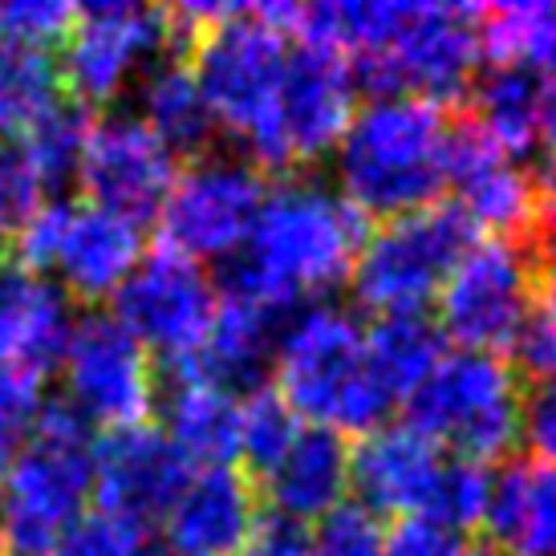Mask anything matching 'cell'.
I'll list each match as a JSON object with an SVG mask.
<instances>
[{
	"instance_id": "8d00e7d4",
	"label": "cell",
	"mask_w": 556,
	"mask_h": 556,
	"mask_svg": "<svg viewBox=\"0 0 556 556\" xmlns=\"http://www.w3.org/2000/svg\"><path fill=\"white\" fill-rule=\"evenodd\" d=\"M78 9L62 0H16L0 4V37L16 46L49 49L53 41H65V33L74 29Z\"/></svg>"
},
{
	"instance_id": "ba28073f",
	"label": "cell",
	"mask_w": 556,
	"mask_h": 556,
	"mask_svg": "<svg viewBox=\"0 0 556 556\" xmlns=\"http://www.w3.org/2000/svg\"><path fill=\"white\" fill-rule=\"evenodd\" d=\"M532 293H536V264L525 244L492 236L476 240L434 296L439 305L434 329L455 341L464 354L504 357L525 338Z\"/></svg>"
},
{
	"instance_id": "836d02e7",
	"label": "cell",
	"mask_w": 556,
	"mask_h": 556,
	"mask_svg": "<svg viewBox=\"0 0 556 556\" xmlns=\"http://www.w3.org/2000/svg\"><path fill=\"white\" fill-rule=\"evenodd\" d=\"M53 556H151V536H147V525L93 511L70 528V536L58 544Z\"/></svg>"
},
{
	"instance_id": "52a82bcc",
	"label": "cell",
	"mask_w": 556,
	"mask_h": 556,
	"mask_svg": "<svg viewBox=\"0 0 556 556\" xmlns=\"http://www.w3.org/2000/svg\"><path fill=\"white\" fill-rule=\"evenodd\" d=\"M471 244L476 228L455 203H431L382 219L366 232L350 268L354 301L378 317H422Z\"/></svg>"
},
{
	"instance_id": "30bf717a",
	"label": "cell",
	"mask_w": 556,
	"mask_h": 556,
	"mask_svg": "<svg viewBox=\"0 0 556 556\" xmlns=\"http://www.w3.org/2000/svg\"><path fill=\"white\" fill-rule=\"evenodd\" d=\"M62 366L65 406H74L90 427L123 431L139 427L155 410V357L114 321V313H86L74 321Z\"/></svg>"
},
{
	"instance_id": "1f68e13d",
	"label": "cell",
	"mask_w": 556,
	"mask_h": 556,
	"mask_svg": "<svg viewBox=\"0 0 556 556\" xmlns=\"http://www.w3.org/2000/svg\"><path fill=\"white\" fill-rule=\"evenodd\" d=\"M492 479L495 476L483 464H471V459H443V471L434 479L431 500H427L422 516L464 536L467 528L483 525V516H488Z\"/></svg>"
},
{
	"instance_id": "9c48e42d",
	"label": "cell",
	"mask_w": 556,
	"mask_h": 556,
	"mask_svg": "<svg viewBox=\"0 0 556 556\" xmlns=\"http://www.w3.org/2000/svg\"><path fill=\"white\" fill-rule=\"evenodd\" d=\"M264 179L240 155H195L191 167L175 175L159 207V236L167 252L203 264L240 256L261 216Z\"/></svg>"
},
{
	"instance_id": "ffe728a7",
	"label": "cell",
	"mask_w": 556,
	"mask_h": 556,
	"mask_svg": "<svg viewBox=\"0 0 556 556\" xmlns=\"http://www.w3.org/2000/svg\"><path fill=\"white\" fill-rule=\"evenodd\" d=\"M139 261L142 224L114 216L106 207H93V203H70L49 277H58V285L70 296L102 301L123 289Z\"/></svg>"
},
{
	"instance_id": "ac0fdd59",
	"label": "cell",
	"mask_w": 556,
	"mask_h": 556,
	"mask_svg": "<svg viewBox=\"0 0 556 556\" xmlns=\"http://www.w3.org/2000/svg\"><path fill=\"white\" fill-rule=\"evenodd\" d=\"M256 520L252 483L236 467H203L163 511V532L170 556H240Z\"/></svg>"
},
{
	"instance_id": "7c38bea8",
	"label": "cell",
	"mask_w": 556,
	"mask_h": 556,
	"mask_svg": "<svg viewBox=\"0 0 556 556\" xmlns=\"http://www.w3.org/2000/svg\"><path fill=\"white\" fill-rule=\"evenodd\" d=\"M216 301V285L200 264L159 248L142 256L139 268L114 293V321L147 354L163 357L170 362V370H179L207 338Z\"/></svg>"
},
{
	"instance_id": "9a60e30c",
	"label": "cell",
	"mask_w": 556,
	"mask_h": 556,
	"mask_svg": "<svg viewBox=\"0 0 556 556\" xmlns=\"http://www.w3.org/2000/svg\"><path fill=\"white\" fill-rule=\"evenodd\" d=\"M357 114V81L350 58L325 46L289 49L285 86L277 106L280 170L313 167L317 159L338 151L345 126Z\"/></svg>"
},
{
	"instance_id": "6da1fadb",
	"label": "cell",
	"mask_w": 556,
	"mask_h": 556,
	"mask_svg": "<svg viewBox=\"0 0 556 556\" xmlns=\"http://www.w3.org/2000/svg\"><path fill=\"white\" fill-rule=\"evenodd\" d=\"M366 240V216L341 200L338 187L293 175L264 191L228 289L261 296L273 309H293L350 280L357 248Z\"/></svg>"
},
{
	"instance_id": "5b68a950",
	"label": "cell",
	"mask_w": 556,
	"mask_h": 556,
	"mask_svg": "<svg viewBox=\"0 0 556 556\" xmlns=\"http://www.w3.org/2000/svg\"><path fill=\"white\" fill-rule=\"evenodd\" d=\"M90 422L41 402L25 447L0 471V556H53L86 516L90 488Z\"/></svg>"
},
{
	"instance_id": "d4e9b609",
	"label": "cell",
	"mask_w": 556,
	"mask_h": 556,
	"mask_svg": "<svg viewBox=\"0 0 556 556\" xmlns=\"http://www.w3.org/2000/svg\"><path fill=\"white\" fill-rule=\"evenodd\" d=\"M139 118L167 142L175 155L179 151L207 155V147L216 139V123H212L207 102L195 86V74L175 53L155 62L139 78Z\"/></svg>"
},
{
	"instance_id": "e0dca14e",
	"label": "cell",
	"mask_w": 556,
	"mask_h": 556,
	"mask_svg": "<svg viewBox=\"0 0 556 556\" xmlns=\"http://www.w3.org/2000/svg\"><path fill=\"white\" fill-rule=\"evenodd\" d=\"M439 471L443 451L410 422H382L350 451V488L374 516H422Z\"/></svg>"
},
{
	"instance_id": "4fadbf2b",
	"label": "cell",
	"mask_w": 556,
	"mask_h": 556,
	"mask_svg": "<svg viewBox=\"0 0 556 556\" xmlns=\"http://www.w3.org/2000/svg\"><path fill=\"white\" fill-rule=\"evenodd\" d=\"M175 175H179L175 151L139 114H106L90 123L78 184L93 207L142 224L147 216H159Z\"/></svg>"
},
{
	"instance_id": "d590c367",
	"label": "cell",
	"mask_w": 556,
	"mask_h": 556,
	"mask_svg": "<svg viewBox=\"0 0 556 556\" xmlns=\"http://www.w3.org/2000/svg\"><path fill=\"white\" fill-rule=\"evenodd\" d=\"M387 528L362 504H341L313 532V556H382Z\"/></svg>"
},
{
	"instance_id": "e575fe53",
	"label": "cell",
	"mask_w": 556,
	"mask_h": 556,
	"mask_svg": "<svg viewBox=\"0 0 556 556\" xmlns=\"http://www.w3.org/2000/svg\"><path fill=\"white\" fill-rule=\"evenodd\" d=\"M41 378L29 370L0 366V471L25 447L33 422L41 415Z\"/></svg>"
},
{
	"instance_id": "74e56055",
	"label": "cell",
	"mask_w": 556,
	"mask_h": 556,
	"mask_svg": "<svg viewBox=\"0 0 556 556\" xmlns=\"http://www.w3.org/2000/svg\"><path fill=\"white\" fill-rule=\"evenodd\" d=\"M41 184L25 163V151L16 139L0 135V232H13L21 219L41 203Z\"/></svg>"
},
{
	"instance_id": "60d3db41",
	"label": "cell",
	"mask_w": 556,
	"mask_h": 556,
	"mask_svg": "<svg viewBox=\"0 0 556 556\" xmlns=\"http://www.w3.org/2000/svg\"><path fill=\"white\" fill-rule=\"evenodd\" d=\"M525 443L532 459L556 467V378H544L525 399Z\"/></svg>"
},
{
	"instance_id": "44dd1931",
	"label": "cell",
	"mask_w": 556,
	"mask_h": 556,
	"mask_svg": "<svg viewBox=\"0 0 556 556\" xmlns=\"http://www.w3.org/2000/svg\"><path fill=\"white\" fill-rule=\"evenodd\" d=\"M70 329V301L53 280L0 261V366L41 378L58 366Z\"/></svg>"
},
{
	"instance_id": "8fae6325",
	"label": "cell",
	"mask_w": 556,
	"mask_h": 556,
	"mask_svg": "<svg viewBox=\"0 0 556 556\" xmlns=\"http://www.w3.org/2000/svg\"><path fill=\"white\" fill-rule=\"evenodd\" d=\"M184 37L170 13L147 4H90L65 33L62 81L81 102H114Z\"/></svg>"
},
{
	"instance_id": "ab89813d",
	"label": "cell",
	"mask_w": 556,
	"mask_h": 556,
	"mask_svg": "<svg viewBox=\"0 0 556 556\" xmlns=\"http://www.w3.org/2000/svg\"><path fill=\"white\" fill-rule=\"evenodd\" d=\"M240 556H313V532L305 525H293L277 511L261 516Z\"/></svg>"
},
{
	"instance_id": "603a6c76",
	"label": "cell",
	"mask_w": 556,
	"mask_h": 556,
	"mask_svg": "<svg viewBox=\"0 0 556 556\" xmlns=\"http://www.w3.org/2000/svg\"><path fill=\"white\" fill-rule=\"evenodd\" d=\"M483 525L495 556H556V467L516 459L492 479Z\"/></svg>"
},
{
	"instance_id": "7a4b0ae2",
	"label": "cell",
	"mask_w": 556,
	"mask_h": 556,
	"mask_svg": "<svg viewBox=\"0 0 556 556\" xmlns=\"http://www.w3.org/2000/svg\"><path fill=\"white\" fill-rule=\"evenodd\" d=\"M170 16L191 41V74L216 130H228L256 170H280L277 106L289 37L273 29L256 4H184Z\"/></svg>"
},
{
	"instance_id": "7402d4cb",
	"label": "cell",
	"mask_w": 556,
	"mask_h": 556,
	"mask_svg": "<svg viewBox=\"0 0 556 556\" xmlns=\"http://www.w3.org/2000/svg\"><path fill=\"white\" fill-rule=\"evenodd\" d=\"M264 492L277 516L293 525H321L329 511H338L350 492V447L341 434L301 427L293 447L280 455V464L264 476Z\"/></svg>"
},
{
	"instance_id": "f1b7e54d",
	"label": "cell",
	"mask_w": 556,
	"mask_h": 556,
	"mask_svg": "<svg viewBox=\"0 0 556 556\" xmlns=\"http://www.w3.org/2000/svg\"><path fill=\"white\" fill-rule=\"evenodd\" d=\"M62 98V70L49 58V49L16 46L0 37V135L4 139H21Z\"/></svg>"
},
{
	"instance_id": "f546056e",
	"label": "cell",
	"mask_w": 556,
	"mask_h": 556,
	"mask_svg": "<svg viewBox=\"0 0 556 556\" xmlns=\"http://www.w3.org/2000/svg\"><path fill=\"white\" fill-rule=\"evenodd\" d=\"M86 135H90V118L78 102H58L46 118L21 135V151H25V163L33 167L41 191L49 187H62L70 179H78V163H81V147H86Z\"/></svg>"
},
{
	"instance_id": "b9f144b4",
	"label": "cell",
	"mask_w": 556,
	"mask_h": 556,
	"mask_svg": "<svg viewBox=\"0 0 556 556\" xmlns=\"http://www.w3.org/2000/svg\"><path fill=\"white\" fill-rule=\"evenodd\" d=\"M541 142L548 151V170H556V74L544 81L541 93Z\"/></svg>"
},
{
	"instance_id": "f35d334b",
	"label": "cell",
	"mask_w": 556,
	"mask_h": 556,
	"mask_svg": "<svg viewBox=\"0 0 556 556\" xmlns=\"http://www.w3.org/2000/svg\"><path fill=\"white\" fill-rule=\"evenodd\" d=\"M382 556H467V548L459 532L434 525L427 516H402L394 528H387Z\"/></svg>"
},
{
	"instance_id": "4dcf8cb0",
	"label": "cell",
	"mask_w": 556,
	"mask_h": 556,
	"mask_svg": "<svg viewBox=\"0 0 556 556\" xmlns=\"http://www.w3.org/2000/svg\"><path fill=\"white\" fill-rule=\"evenodd\" d=\"M301 427L305 422L285 406L273 387L248 390V399L240 402V459L264 479L280 464V455L293 447Z\"/></svg>"
},
{
	"instance_id": "3957f363",
	"label": "cell",
	"mask_w": 556,
	"mask_h": 556,
	"mask_svg": "<svg viewBox=\"0 0 556 556\" xmlns=\"http://www.w3.org/2000/svg\"><path fill=\"white\" fill-rule=\"evenodd\" d=\"M451 123L422 98H370L345 126L333 167L341 200L357 216H406L439 203L447 187Z\"/></svg>"
},
{
	"instance_id": "484cf974",
	"label": "cell",
	"mask_w": 556,
	"mask_h": 556,
	"mask_svg": "<svg viewBox=\"0 0 556 556\" xmlns=\"http://www.w3.org/2000/svg\"><path fill=\"white\" fill-rule=\"evenodd\" d=\"M541 93L544 81L528 70H504L492 65V74L476 78L471 123L511 159H525L541 147Z\"/></svg>"
},
{
	"instance_id": "83f0119b",
	"label": "cell",
	"mask_w": 556,
	"mask_h": 556,
	"mask_svg": "<svg viewBox=\"0 0 556 556\" xmlns=\"http://www.w3.org/2000/svg\"><path fill=\"white\" fill-rule=\"evenodd\" d=\"M479 53L504 70H548L556 65L553 4H500L479 9Z\"/></svg>"
},
{
	"instance_id": "d6986e66",
	"label": "cell",
	"mask_w": 556,
	"mask_h": 556,
	"mask_svg": "<svg viewBox=\"0 0 556 556\" xmlns=\"http://www.w3.org/2000/svg\"><path fill=\"white\" fill-rule=\"evenodd\" d=\"M280 317L285 313L264 305L261 296L228 289L216 301L203 345L191 354V362L175 370V378H200V382H212L228 394L256 390L264 370L273 366V354H277Z\"/></svg>"
},
{
	"instance_id": "5bb4252c",
	"label": "cell",
	"mask_w": 556,
	"mask_h": 556,
	"mask_svg": "<svg viewBox=\"0 0 556 556\" xmlns=\"http://www.w3.org/2000/svg\"><path fill=\"white\" fill-rule=\"evenodd\" d=\"M447 184L455 187V207L476 232H492V240L516 244L541 232L544 191L536 170L504 155L471 118L451 126Z\"/></svg>"
},
{
	"instance_id": "277c9868",
	"label": "cell",
	"mask_w": 556,
	"mask_h": 556,
	"mask_svg": "<svg viewBox=\"0 0 556 556\" xmlns=\"http://www.w3.org/2000/svg\"><path fill=\"white\" fill-rule=\"evenodd\" d=\"M277 394L301 422L329 434H370L394 402L374 382L366 329L338 305H305L280 325Z\"/></svg>"
},
{
	"instance_id": "cb8c5ba5",
	"label": "cell",
	"mask_w": 556,
	"mask_h": 556,
	"mask_svg": "<svg viewBox=\"0 0 556 556\" xmlns=\"http://www.w3.org/2000/svg\"><path fill=\"white\" fill-rule=\"evenodd\" d=\"M163 434L187 467H232L240 459V399L200 378H175L163 402Z\"/></svg>"
},
{
	"instance_id": "d6a6232c",
	"label": "cell",
	"mask_w": 556,
	"mask_h": 556,
	"mask_svg": "<svg viewBox=\"0 0 556 556\" xmlns=\"http://www.w3.org/2000/svg\"><path fill=\"white\" fill-rule=\"evenodd\" d=\"M516 354L525 362L528 374L536 378H556V252L544 256L536 268V293H532V317Z\"/></svg>"
},
{
	"instance_id": "7bdbcfd3",
	"label": "cell",
	"mask_w": 556,
	"mask_h": 556,
	"mask_svg": "<svg viewBox=\"0 0 556 556\" xmlns=\"http://www.w3.org/2000/svg\"><path fill=\"white\" fill-rule=\"evenodd\" d=\"M467 556H495V553H467Z\"/></svg>"
},
{
	"instance_id": "4316f807",
	"label": "cell",
	"mask_w": 556,
	"mask_h": 556,
	"mask_svg": "<svg viewBox=\"0 0 556 556\" xmlns=\"http://www.w3.org/2000/svg\"><path fill=\"white\" fill-rule=\"evenodd\" d=\"M366 357L390 402L410 399L443 362V333L427 317H378L366 333Z\"/></svg>"
},
{
	"instance_id": "8992f818",
	"label": "cell",
	"mask_w": 556,
	"mask_h": 556,
	"mask_svg": "<svg viewBox=\"0 0 556 556\" xmlns=\"http://www.w3.org/2000/svg\"><path fill=\"white\" fill-rule=\"evenodd\" d=\"M410 427L455 459L495 464L525 439V390L508 357L443 354L434 374L410 394Z\"/></svg>"
},
{
	"instance_id": "2e32d148",
	"label": "cell",
	"mask_w": 556,
	"mask_h": 556,
	"mask_svg": "<svg viewBox=\"0 0 556 556\" xmlns=\"http://www.w3.org/2000/svg\"><path fill=\"white\" fill-rule=\"evenodd\" d=\"M187 476L191 467L184 464V455L151 422L106 431L90 447V488L102 504L98 511L123 516L135 525L159 520Z\"/></svg>"
}]
</instances>
